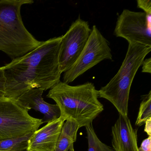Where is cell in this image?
I'll return each mask as SVG.
<instances>
[{"label": "cell", "instance_id": "4", "mask_svg": "<svg viewBox=\"0 0 151 151\" xmlns=\"http://www.w3.org/2000/svg\"><path fill=\"white\" fill-rule=\"evenodd\" d=\"M151 47L129 43L128 50L121 68L115 76L99 91V97L110 101L119 114L128 116L131 86L135 75Z\"/></svg>", "mask_w": 151, "mask_h": 151}, {"label": "cell", "instance_id": "10", "mask_svg": "<svg viewBox=\"0 0 151 151\" xmlns=\"http://www.w3.org/2000/svg\"><path fill=\"white\" fill-rule=\"evenodd\" d=\"M112 144L114 151H138L137 131L128 116L119 114L112 127Z\"/></svg>", "mask_w": 151, "mask_h": 151}, {"label": "cell", "instance_id": "5", "mask_svg": "<svg viewBox=\"0 0 151 151\" xmlns=\"http://www.w3.org/2000/svg\"><path fill=\"white\" fill-rule=\"evenodd\" d=\"M30 110L17 99L0 100V140L32 133L45 123L43 119L30 115Z\"/></svg>", "mask_w": 151, "mask_h": 151}, {"label": "cell", "instance_id": "15", "mask_svg": "<svg viewBox=\"0 0 151 151\" xmlns=\"http://www.w3.org/2000/svg\"><path fill=\"white\" fill-rule=\"evenodd\" d=\"M142 97V101L135 123L137 126H142L147 119L151 118V91L148 94L143 95Z\"/></svg>", "mask_w": 151, "mask_h": 151}, {"label": "cell", "instance_id": "1", "mask_svg": "<svg viewBox=\"0 0 151 151\" xmlns=\"http://www.w3.org/2000/svg\"><path fill=\"white\" fill-rule=\"evenodd\" d=\"M61 40V36L42 41L34 50L4 66L5 98L17 99L35 88L46 91L60 82Z\"/></svg>", "mask_w": 151, "mask_h": 151}, {"label": "cell", "instance_id": "2", "mask_svg": "<svg viewBox=\"0 0 151 151\" xmlns=\"http://www.w3.org/2000/svg\"><path fill=\"white\" fill-rule=\"evenodd\" d=\"M47 97L55 101L61 116L76 121L80 128L92 124L104 110L99 91L90 82L70 86L60 81L50 89Z\"/></svg>", "mask_w": 151, "mask_h": 151}, {"label": "cell", "instance_id": "16", "mask_svg": "<svg viewBox=\"0 0 151 151\" xmlns=\"http://www.w3.org/2000/svg\"><path fill=\"white\" fill-rule=\"evenodd\" d=\"M6 78L4 74V67H0V100L5 98Z\"/></svg>", "mask_w": 151, "mask_h": 151}, {"label": "cell", "instance_id": "21", "mask_svg": "<svg viewBox=\"0 0 151 151\" xmlns=\"http://www.w3.org/2000/svg\"><path fill=\"white\" fill-rule=\"evenodd\" d=\"M69 151H75V149H74V145L71 146V147Z\"/></svg>", "mask_w": 151, "mask_h": 151}, {"label": "cell", "instance_id": "20", "mask_svg": "<svg viewBox=\"0 0 151 151\" xmlns=\"http://www.w3.org/2000/svg\"><path fill=\"white\" fill-rule=\"evenodd\" d=\"M144 131L148 136H151V118L147 119L145 122Z\"/></svg>", "mask_w": 151, "mask_h": 151}, {"label": "cell", "instance_id": "18", "mask_svg": "<svg viewBox=\"0 0 151 151\" xmlns=\"http://www.w3.org/2000/svg\"><path fill=\"white\" fill-rule=\"evenodd\" d=\"M138 151H151V136L143 140L141 145L138 147Z\"/></svg>", "mask_w": 151, "mask_h": 151}, {"label": "cell", "instance_id": "19", "mask_svg": "<svg viewBox=\"0 0 151 151\" xmlns=\"http://www.w3.org/2000/svg\"><path fill=\"white\" fill-rule=\"evenodd\" d=\"M142 72L143 73H151V58L149 57L147 59H145L142 62Z\"/></svg>", "mask_w": 151, "mask_h": 151}, {"label": "cell", "instance_id": "13", "mask_svg": "<svg viewBox=\"0 0 151 151\" xmlns=\"http://www.w3.org/2000/svg\"><path fill=\"white\" fill-rule=\"evenodd\" d=\"M32 133L20 137L0 140V151H26L28 139Z\"/></svg>", "mask_w": 151, "mask_h": 151}, {"label": "cell", "instance_id": "14", "mask_svg": "<svg viewBox=\"0 0 151 151\" xmlns=\"http://www.w3.org/2000/svg\"><path fill=\"white\" fill-rule=\"evenodd\" d=\"M85 127L88 140V151H114L113 148L100 140L94 131L92 124Z\"/></svg>", "mask_w": 151, "mask_h": 151}, {"label": "cell", "instance_id": "8", "mask_svg": "<svg viewBox=\"0 0 151 151\" xmlns=\"http://www.w3.org/2000/svg\"><path fill=\"white\" fill-rule=\"evenodd\" d=\"M114 35L151 47V14L125 9L118 17Z\"/></svg>", "mask_w": 151, "mask_h": 151}, {"label": "cell", "instance_id": "6", "mask_svg": "<svg viewBox=\"0 0 151 151\" xmlns=\"http://www.w3.org/2000/svg\"><path fill=\"white\" fill-rule=\"evenodd\" d=\"M113 60L109 44L96 25L91 29L87 43L77 60L64 72L63 83L69 84L101 62Z\"/></svg>", "mask_w": 151, "mask_h": 151}, {"label": "cell", "instance_id": "7", "mask_svg": "<svg viewBox=\"0 0 151 151\" xmlns=\"http://www.w3.org/2000/svg\"><path fill=\"white\" fill-rule=\"evenodd\" d=\"M91 32L88 22L78 17L61 36L59 62L61 73L69 70L79 58Z\"/></svg>", "mask_w": 151, "mask_h": 151}, {"label": "cell", "instance_id": "3", "mask_svg": "<svg viewBox=\"0 0 151 151\" xmlns=\"http://www.w3.org/2000/svg\"><path fill=\"white\" fill-rule=\"evenodd\" d=\"M32 0H0V51L12 60L20 58L40 45L23 22L21 9Z\"/></svg>", "mask_w": 151, "mask_h": 151}, {"label": "cell", "instance_id": "12", "mask_svg": "<svg viewBox=\"0 0 151 151\" xmlns=\"http://www.w3.org/2000/svg\"><path fill=\"white\" fill-rule=\"evenodd\" d=\"M77 123L71 119L66 120L62 128L55 151H69L76 141L79 129Z\"/></svg>", "mask_w": 151, "mask_h": 151}, {"label": "cell", "instance_id": "17", "mask_svg": "<svg viewBox=\"0 0 151 151\" xmlns=\"http://www.w3.org/2000/svg\"><path fill=\"white\" fill-rule=\"evenodd\" d=\"M137 6L138 8L144 11L146 14H151V0H137Z\"/></svg>", "mask_w": 151, "mask_h": 151}, {"label": "cell", "instance_id": "9", "mask_svg": "<svg viewBox=\"0 0 151 151\" xmlns=\"http://www.w3.org/2000/svg\"><path fill=\"white\" fill-rule=\"evenodd\" d=\"M65 118L60 116L34 131L27 142L26 151H55Z\"/></svg>", "mask_w": 151, "mask_h": 151}, {"label": "cell", "instance_id": "11", "mask_svg": "<svg viewBox=\"0 0 151 151\" xmlns=\"http://www.w3.org/2000/svg\"><path fill=\"white\" fill-rule=\"evenodd\" d=\"M44 90L41 88L32 89L17 98L23 105L29 109H34L44 115V122H48L60 116L59 107L46 102L42 97Z\"/></svg>", "mask_w": 151, "mask_h": 151}, {"label": "cell", "instance_id": "22", "mask_svg": "<svg viewBox=\"0 0 151 151\" xmlns=\"http://www.w3.org/2000/svg\"></svg>", "mask_w": 151, "mask_h": 151}]
</instances>
